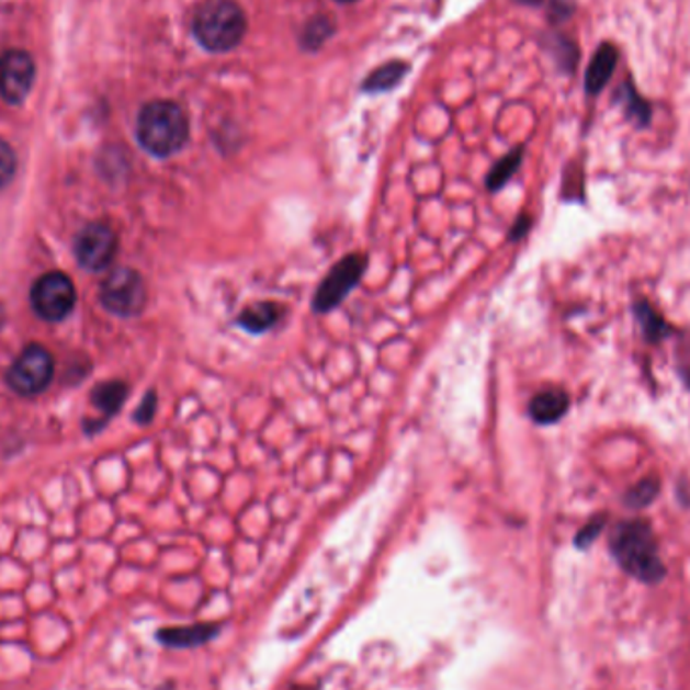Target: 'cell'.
<instances>
[{"mask_svg":"<svg viewBox=\"0 0 690 690\" xmlns=\"http://www.w3.org/2000/svg\"><path fill=\"white\" fill-rule=\"evenodd\" d=\"M610 552L627 576L638 581L658 584L666 576L653 528L644 519L618 523L610 538Z\"/></svg>","mask_w":690,"mask_h":690,"instance_id":"obj_1","label":"cell"},{"mask_svg":"<svg viewBox=\"0 0 690 690\" xmlns=\"http://www.w3.org/2000/svg\"><path fill=\"white\" fill-rule=\"evenodd\" d=\"M139 146L156 158H170L189 142V120L172 101H151L138 115Z\"/></svg>","mask_w":690,"mask_h":690,"instance_id":"obj_2","label":"cell"},{"mask_svg":"<svg viewBox=\"0 0 690 690\" xmlns=\"http://www.w3.org/2000/svg\"><path fill=\"white\" fill-rule=\"evenodd\" d=\"M194 35L204 49L225 53L239 45L247 19L235 0H206L194 16Z\"/></svg>","mask_w":690,"mask_h":690,"instance_id":"obj_3","label":"cell"},{"mask_svg":"<svg viewBox=\"0 0 690 690\" xmlns=\"http://www.w3.org/2000/svg\"><path fill=\"white\" fill-rule=\"evenodd\" d=\"M365 267H367V257L362 252H352L339 259L315 291L314 303H312L315 314H329L346 302V297L360 285Z\"/></svg>","mask_w":690,"mask_h":690,"instance_id":"obj_4","label":"cell"},{"mask_svg":"<svg viewBox=\"0 0 690 690\" xmlns=\"http://www.w3.org/2000/svg\"><path fill=\"white\" fill-rule=\"evenodd\" d=\"M100 299L110 314L136 317L146 307L148 291L138 271L122 267L101 283Z\"/></svg>","mask_w":690,"mask_h":690,"instance_id":"obj_5","label":"cell"},{"mask_svg":"<svg viewBox=\"0 0 690 690\" xmlns=\"http://www.w3.org/2000/svg\"><path fill=\"white\" fill-rule=\"evenodd\" d=\"M76 285L71 276L50 271L38 276L31 290V305L45 321H61L76 307Z\"/></svg>","mask_w":690,"mask_h":690,"instance_id":"obj_6","label":"cell"},{"mask_svg":"<svg viewBox=\"0 0 690 690\" xmlns=\"http://www.w3.org/2000/svg\"><path fill=\"white\" fill-rule=\"evenodd\" d=\"M55 374V360L49 350L43 346H29L11 365L7 380L9 386L21 396H38L41 392L49 388L50 380Z\"/></svg>","mask_w":690,"mask_h":690,"instance_id":"obj_7","label":"cell"},{"mask_svg":"<svg viewBox=\"0 0 690 690\" xmlns=\"http://www.w3.org/2000/svg\"><path fill=\"white\" fill-rule=\"evenodd\" d=\"M117 254V235L108 223H91L76 239V257L88 271H103Z\"/></svg>","mask_w":690,"mask_h":690,"instance_id":"obj_8","label":"cell"},{"mask_svg":"<svg viewBox=\"0 0 690 690\" xmlns=\"http://www.w3.org/2000/svg\"><path fill=\"white\" fill-rule=\"evenodd\" d=\"M35 79V64L25 50H9L0 57V95L9 103H21Z\"/></svg>","mask_w":690,"mask_h":690,"instance_id":"obj_9","label":"cell"},{"mask_svg":"<svg viewBox=\"0 0 690 690\" xmlns=\"http://www.w3.org/2000/svg\"><path fill=\"white\" fill-rule=\"evenodd\" d=\"M569 401V394L565 389H543L529 401V416L535 425L550 427L567 415Z\"/></svg>","mask_w":690,"mask_h":690,"instance_id":"obj_10","label":"cell"},{"mask_svg":"<svg viewBox=\"0 0 690 690\" xmlns=\"http://www.w3.org/2000/svg\"><path fill=\"white\" fill-rule=\"evenodd\" d=\"M632 314H634L638 326H641L642 336L653 346L677 336V329L670 326L665 317L658 314L651 305V302H646V299H636L634 305H632Z\"/></svg>","mask_w":690,"mask_h":690,"instance_id":"obj_11","label":"cell"},{"mask_svg":"<svg viewBox=\"0 0 690 690\" xmlns=\"http://www.w3.org/2000/svg\"><path fill=\"white\" fill-rule=\"evenodd\" d=\"M218 630L220 627L214 626V624L166 627V630L158 632V641L162 642L163 646H170V648H194V646H201V644L213 641L214 636L218 634Z\"/></svg>","mask_w":690,"mask_h":690,"instance_id":"obj_12","label":"cell"},{"mask_svg":"<svg viewBox=\"0 0 690 690\" xmlns=\"http://www.w3.org/2000/svg\"><path fill=\"white\" fill-rule=\"evenodd\" d=\"M615 64H618V49L614 45L606 43L593 55L590 67L586 71V91L590 95H598L608 86V81L612 79V73H614Z\"/></svg>","mask_w":690,"mask_h":690,"instance_id":"obj_13","label":"cell"},{"mask_svg":"<svg viewBox=\"0 0 690 690\" xmlns=\"http://www.w3.org/2000/svg\"><path fill=\"white\" fill-rule=\"evenodd\" d=\"M281 319V307L276 303H254L251 307L242 309L237 324L249 333H264L271 327H275Z\"/></svg>","mask_w":690,"mask_h":690,"instance_id":"obj_14","label":"cell"},{"mask_svg":"<svg viewBox=\"0 0 690 690\" xmlns=\"http://www.w3.org/2000/svg\"><path fill=\"white\" fill-rule=\"evenodd\" d=\"M127 386L124 382H105L93 389V404L101 415L113 416L126 400Z\"/></svg>","mask_w":690,"mask_h":690,"instance_id":"obj_15","label":"cell"},{"mask_svg":"<svg viewBox=\"0 0 690 690\" xmlns=\"http://www.w3.org/2000/svg\"><path fill=\"white\" fill-rule=\"evenodd\" d=\"M521 160H523V148H514L507 156H502L501 160L495 163L487 174V189L490 192H499L514 177V172L521 166Z\"/></svg>","mask_w":690,"mask_h":690,"instance_id":"obj_16","label":"cell"},{"mask_svg":"<svg viewBox=\"0 0 690 690\" xmlns=\"http://www.w3.org/2000/svg\"><path fill=\"white\" fill-rule=\"evenodd\" d=\"M406 73H408V65L401 64V61H392V64L380 67L365 79L364 91L367 93L388 91V89L396 88Z\"/></svg>","mask_w":690,"mask_h":690,"instance_id":"obj_17","label":"cell"},{"mask_svg":"<svg viewBox=\"0 0 690 690\" xmlns=\"http://www.w3.org/2000/svg\"><path fill=\"white\" fill-rule=\"evenodd\" d=\"M660 487H663L660 478L654 477V475L642 478L641 483H636L634 487L627 489L626 495H624V505L630 509H644L656 501V497L660 495Z\"/></svg>","mask_w":690,"mask_h":690,"instance_id":"obj_18","label":"cell"},{"mask_svg":"<svg viewBox=\"0 0 690 690\" xmlns=\"http://www.w3.org/2000/svg\"><path fill=\"white\" fill-rule=\"evenodd\" d=\"M622 100L626 103L627 117L634 120L638 126H648L651 122V105L646 101L642 100L641 95L634 91V88L627 83L622 88Z\"/></svg>","mask_w":690,"mask_h":690,"instance_id":"obj_19","label":"cell"},{"mask_svg":"<svg viewBox=\"0 0 690 690\" xmlns=\"http://www.w3.org/2000/svg\"><path fill=\"white\" fill-rule=\"evenodd\" d=\"M677 374L682 384L690 389V331H677Z\"/></svg>","mask_w":690,"mask_h":690,"instance_id":"obj_20","label":"cell"},{"mask_svg":"<svg viewBox=\"0 0 690 690\" xmlns=\"http://www.w3.org/2000/svg\"><path fill=\"white\" fill-rule=\"evenodd\" d=\"M16 172V154L13 148L0 139V190L9 186Z\"/></svg>","mask_w":690,"mask_h":690,"instance_id":"obj_21","label":"cell"},{"mask_svg":"<svg viewBox=\"0 0 690 690\" xmlns=\"http://www.w3.org/2000/svg\"><path fill=\"white\" fill-rule=\"evenodd\" d=\"M603 528H606V514L593 517L588 525L579 529L578 535H576V547L578 550H588L591 543L598 540V535L602 533Z\"/></svg>","mask_w":690,"mask_h":690,"instance_id":"obj_22","label":"cell"},{"mask_svg":"<svg viewBox=\"0 0 690 690\" xmlns=\"http://www.w3.org/2000/svg\"><path fill=\"white\" fill-rule=\"evenodd\" d=\"M331 33V26L327 23L326 19H315L312 25L305 29V35H303V43L309 47V49H317Z\"/></svg>","mask_w":690,"mask_h":690,"instance_id":"obj_23","label":"cell"},{"mask_svg":"<svg viewBox=\"0 0 690 690\" xmlns=\"http://www.w3.org/2000/svg\"><path fill=\"white\" fill-rule=\"evenodd\" d=\"M156 406H158V398H156V392H148V396L139 404L138 412H136V422L146 427L150 425L151 418L156 415Z\"/></svg>","mask_w":690,"mask_h":690,"instance_id":"obj_24","label":"cell"},{"mask_svg":"<svg viewBox=\"0 0 690 690\" xmlns=\"http://www.w3.org/2000/svg\"><path fill=\"white\" fill-rule=\"evenodd\" d=\"M529 228H531V218H529L528 214H521V216L517 218V223H514L513 228H511L509 240L523 239V237L528 235Z\"/></svg>","mask_w":690,"mask_h":690,"instance_id":"obj_25","label":"cell"},{"mask_svg":"<svg viewBox=\"0 0 690 690\" xmlns=\"http://www.w3.org/2000/svg\"><path fill=\"white\" fill-rule=\"evenodd\" d=\"M4 319H7V315H4V307L0 305V329L4 326Z\"/></svg>","mask_w":690,"mask_h":690,"instance_id":"obj_26","label":"cell"},{"mask_svg":"<svg viewBox=\"0 0 690 690\" xmlns=\"http://www.w3.org/2000/svg\"><path fill=\"white\" fill-rule=\"evenodd\" d=\"M517 2H523V4H540L541 0H517Z\"/></svg>","mask_w":690,"mask_h":690,"instance_id":"obj_27","label":"cell"},{"mask_svg":"<svg viewBox=\"0 0 690 690\" xmlns=\"http://www.w3.org/2000/svg\"><path fill=\"white\" fill-rule=\"evenodd\" d=\"M341 2H353V0H341Z\"/></svg>","mask_w":690,"mask_h":690,"instance_id":"obj_28","label":"cell"}]
</instances>
